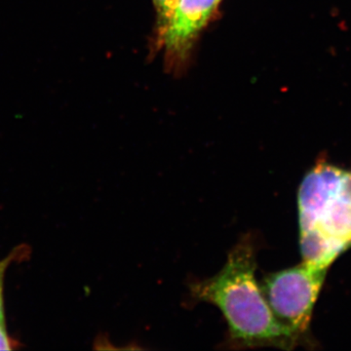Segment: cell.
Masks as SVG:
<instances>
[{"label": "cell", "instance_id": "5b68a950", "mask_svg": "<svg viewBox=\"0 0 351 351\" xmlns=\"http://www.w3.org/2000/svg\"><path fill=\"white\" fill-rule=\"evenodd\" d=\"M180 0H154L159 16V23H160L159 25H160L161 31L169 22Z\"/></svg>", "mask_w": 351, "mask_h": 351}, {"label": "cell", "instance_id": "52a82bcc", "mask_svg": "<svg viewBox=\"0 0 351 351\" xmlns=\"http://www.w3.org/2000/svg\"><path fill=\"white\" fill-rule=\"evenodd\" d=\"M12 348V343L7 335L5 324L0 322V350H10Z\"/></svg>", "mask_w": 351, "mask_h": 351}, {"label": "cell", "instance_id": "7a4b0ae2", "mask_svg": "<svg viewBox=\"0 0 351 351\" xmlns=\"http://www.w3.org/2000/svg\"><path fill=\"white\" fill-rule=\"evenodd\" d=\"M298 205L302 263L328 269L351 246V171L315 166L300 186Z\"/></svg>", "mask_w": 351, "mask_h": 351}, {"label": "cell", "instance_id": "8992f818", "mask_svg": "<svg viewBox=\"0 0 351 351\" xmlns=\"http://www.w3.org/2000/svg\"><path fill=\"white\" fill-rule=\"evenodd\" d=\"M10 263L11 257L0 261V322H4L3 298H2L4 274H5L7 267Z\"/></svg>", "mask_w": 351, "mask_h": 351}, {"label": "cell", "instance_id": "6da1fadb", "mask_svg": "<svg viewBox=\"0 0 351 351\" xmlns=\"http://www.w3.org/2000/svg\"><path fill=\"white\" fill-rule=\"evenodd\" d=\"M256 248L252 235L240 239L223 269L189 284L191 298L218 306L228 326V343L235 348H292L297 341L279 325L256 280Z\"/></svg>", "mask_w": 351, "mask_h": 351}, {"label": "cell", "instance_id": "3957f363", "mask_svg": "<svg viewBox=\"0 0 351 351\" xmlns=\"http://www.w3.org/2000/svg\"><path fill=\"white\" fill-rule=\"evenodd\" d=\"M327 269L302 263L265 276L260 286L277 322L297 341L308 328Z\"/></svg>", "mask_w": 351, "mask_h": 351}, {"label": "cell", "instance_id": "277c9868", "mask_svg": "<svg viewBox=\"0 0 351 351\" xmlns=\"http://www.w3.org/2000/svg\"><path fill=\"white\" fill-rule=\"evenodd\" d=\"M219 2V0H180L169 22L161 31L166 50L172 54L186 52Z\"/></svg>", "mask_w": 351, "mask_h": 351}]
</instances>
